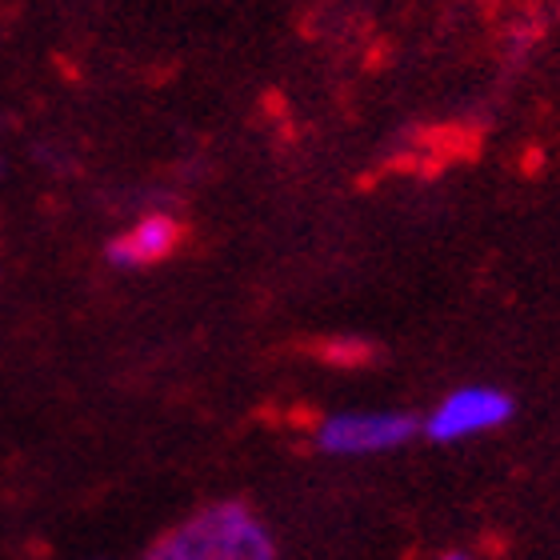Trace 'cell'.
<instances>
[{
    "label": "cell",
    "mask_w": 560,
    "mask_h": 560,
    "mask_svg": "<svg viewBox=\"0 0 560 560\" xmlns=\"http://www.w3.org/2000/svg\"><path fill=\"white\" fill-rule=\"evenodd\" d=\"M144 560H277V540L245 501H217L156 537Z\"/></svg>",
    "instance_id": "cell-1"
},
{
    "label": "cell",
    "mask_w": 560,
    "mask_h": 560,
    "mask_svg": "<svg viewBox=\"0 0 560 560\" xmlns=\"http://www.w3.org/2000/svg\"><path fill=\"white\" fill-rule=\"evenodd\" d=\"M420 424L409 412H337L316 429V448L328 456H373L393 453Z\"/></svg>",
    "instance_id": "cell-2"
},
{
    "label": "cell",
    "mask_w": 560,
    "mask_h": 560,
    "mask_svg": "<svg viewBox=\"0 0 560 560\" xmlns=\"http://www.w3.org/2000/svg\"><path fill=\"white\" fill-rule=\"evenodd\" d=\"M509 417H513V397H504L501 388L468 385L448 393L429 412V420L420 429L429 432V441L453 444V441H468V436H480V432L501 429Z\"/></svg>",
    "instance_id": "cell-3"
},
{
    "label": "cell",
    "mask_w": 560,
    "mask_h": 560,
    "mask_svg": "<svg viewBox=\"0 0 560 560\" xmlns=\"http://www.w3.org/2000/svg\"><path fill=\"white\" fill-rule=\"evenodd\" d=\"M180 221L164 217V212H149L132 224L129 233H120L113 245H108V260L117 269H144V265H156V260L173 257V248L180 245Z\"/></svg>",
    "instance_id": "cell-4"
},
{
    "label": "cell",
    "mask_w": 560,
    "mask_h": 560,
    "mask_svg": "<svg viewBox=\"0 0 560 560\" xmlns=\"http://www.w3.org/2000/svg\"><path fill=\"white\" fill-rule=\"evenodd\" d=\"M328 364H364L373 357V349L364 345V340H328L325 349H320Z\"/></svg>",
    "instance_id": "cell-5"
},
{
    "label": "cell",
    "mask_w": 560,
    "mask_h": 560,
    "mask_svg": "<svg viewBox=\"0 0 560 560\" xmlns=\"http://www.w3.org/2000/svg\"><path fill=\"white\" fill-rule=\"evenodd\" d=\"M441 560H468L465 552H448V557H441Z\"/></svg>",
    "instance_id": "cell-6"
}]
</instances>
